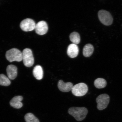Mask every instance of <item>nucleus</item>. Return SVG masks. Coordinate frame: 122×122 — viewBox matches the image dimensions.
I'll return each instance as SVG.
<instances>
[{
	"mask_svg": "<svg viewBox=\"0 0 122 122\" xmlns=\"http://www.w3.org/2000/svg\"><path fill=\"white\" fill-rule=\"evenodd\" d=\"M68 113L70 115L74 117L76 120L80 121L84 119L87 115L88 110L85 107H71L68 110Z\"/></svg>",
	"mask_w": 122,
	"mask_h": 122,
	"instance_id": "nucleus-1",
	"label": "nucleus"
},
{
	"mask_svg": "<svg viewBox=\"0 0 122 122\" xmlns=\"http://www.w3.org/2000/svg\"><path fill=\"white\" fill-rule=\"evenodd\" d=\"M5 56L7 60L10 62L14 61L19 62L22 60V52L16 48L8 50L6 52Z\"/></svg>",
	"mask_w": 122,
	"mask_h": 122,
	"instance_id": "nucleus-2",
	"label": "nucleus"
},
{
	"mask_svg": "<svg viewBox=\"0 0 122 122\" xmlns=\"http://www.w3.org/2000/svg\"><path fill=\"white\" fill-rule=\"evenodd\" d=\"M22 60L24 65L27 67H30L34 63V59L32 52L30 49L27 48L23 50Z\"/></svg>",
	"mask_w": 122,
	"mask_h": 122,
	"instance_id": "nucleus-3",
	"label": "nucleus"
},
{
	"mask_svg": "<svg viewBox=\"0 0 122 122\" xmlns=\"http://www.w3.org/2000/svg\"><path fill=\"white\" fill-rule=\"evenodd\" d=\"M98 15L99 20L104 25L108 26L112 24L113 19L109 12L105 10H100L98 12Z\"/></svg>",
	"mask_w": 122,
	"mask_h": 122,
	"instance_id": "nucleus-4",
	"label": "nucleus"
},
{
	"mask_svg": "<svg viewBox=\"0 0 122 122\" xmlns=\"http://www.w3.org/2000/svg\"><path fill=\"white\" fill-rule=\"evenodd\" d=\"M88 88L85 83H80L73 86L71 90L72 93L77 97H82L87 92Z\"/></svg>",
	"mask_w": 122,
	"mask_h": 122,
	"instance_id": "nucleus-5",
	"label": "nucleus"
},
{
	"mask_svg": "<svg viewBox=\"0 0 122 122\" xmlns=\"http://www.w3.org/2000/svg\"><path fill=\"white\" fill-rule=\"evenodd\" d=\"M97 108L99 110H102L106 108L110 102V97L108 94H104L99 95L96 99Z\"/></svg>",
	"mask_w": 122,
	"mask_h": 122,
	"instance_id": "nucleus-6",
	"label": "nucleus"
},
{
	"mask_svg": "<svg viewBox=\"0 0 122 122\" xmlns=\"http://www.w3.org/2000/svg\"><path fill=\"white\" fill-rule=\"evenodd\" d=\"M36 25V23L33 20L27 19L21 21L20 26L24 31L28 32L35 30Z\"/></svg>",
	"mask_w": 122,
	"mask_h": 122,
	"instance_id": "nucleus-7",
	"label": "nucleus"
},
{
	"mask_svg": "<svg viewBox=\"0 0 122 122\" xmlns=\"http://www.w3.org/2000/svg\"><path fill=\"white\" fill-rule=\"evenodd\" d=\"M35 30L38 34L40 35H45L48 31V25L45 21H40L36 24Z\"/></svg>",
	"mask_w": 122,
	"mask_h": 122,
	"instance_id": "nucleus-8",
	"label": "nucleus"
},
{
	"mask_svg": "<svg viewBox=\"0 0 122 122\" xmlns=\"http://www.w3.org/2000/svg\"><path fill=\"white\" fill-rule=\"evenodd\" d=\"M73 84L71 82L64 83L62 80L59 81L58 83V87L60 91L63 92H67L71 90Z\"/></svg>",
	"mask_w": 122,
	"mask_h": 122,
	"instance_id": "nucleus-9",
	"label": "nucleus"
},
{
	"mask_svg": "<svg viewBox=\"0 0 122 122\" xmlns=\"http://www.w3.org/2000/svg\"><path fill=\"white\" fill-rule=\"evenodd\" d=\"M79 49L77 45L72 44L68 46L67 50L68 56L71 58L76 57L78 55Z\"/></svg>",
	"mask_w": 122,
	"mask_h": 122,
	"instance_id": "nucleus-10",
	"label": "nucleus"
},
{
	"mask_svg": "<svg viewBox=\"0 0 122 122\" xmlns=\"http://www.w3.org/2000/svg\"><path fill=\"white\" fill-rule=\"evenodd\" d=\"M6 71L8 77L10 80H14L17 76V68L15 65H10L8 66Z\"/></svg>",
	"mask_w": 122,
	"mask_h": 122,
	"instance_id": "nucleus-11",
	"label": "nucleus"
},
{
	"mask_svg": "<svg viewBox=\"0 0 122 122\" xmlns=\"http://www.w3.org/2000/svg\"><path fill=\"white\" fill-rule=\"evenodd\" d=\"M22 96H17L12 98L10 102V106L13 108L19 109L22 107L23 106L21 101L23 100Z\"/></svg>",
	"mask_w": 122,
	"mask_h": 122,
	"instance_id": "nucleus-12",
	"label": "nucleus"
},
{
	"mask_svg": "<svg viewBox=\"0 0 122 122\" xmlns=\"http://www.w3.org/2000/svg\"><path fill=\"white\" fill-rule=\"evenodd\" d=\"M33 74L34 77L37 80H41L43 76V71L42 67L37 65L34 67L33 70Z\"/></svg>",
	"mask_w": 122,
	"mask_h": 122,
	"instance_id": "nucleus-13",
	"label": "nucleus"
},
{
	"mask_svg": "<svg viewBox=\"0 0 122 122\" xmlns=\"http://www.w3.org/2000/svg\"><path fill=\"white\" fill-rule=\"evenodd\" d=\"M94 51L93 46L91 44H86L84 47L83 54L85 57H89L92 54Z\"/></svg>",
	"mask_w": 122,
	"mask_h": 122,
	"instance_id": "nucleus-14",
	"label": "nucleus"
},
{
	"mask_svg": "<svg viewBox=\"0 0 122 122\" xmlns=\"http://www.w3.org/2000/svg\"><path fill=\"white\" fill-rule=\"evenodd\" d=\"M94 85L95 87L98 89L104 88L106 86L107 82L105 79L98 78L94 81Z\"/></svg>",
	"mask_w": 122,
	"mask_h": 122,
	"instance_id": "nucleus-15",
	"label": "nucleus"
},
{
	"mask_svg": "<svg viewBox=\"0 0 122 122\" xmlns=\"http://www.w3.org/2000/svg\"><path fill=\"white\" fill-rule=\"evenodd\" d=\"M70 40L73 44H77L80 43V37L79 33L76 32L71 33L70 35Z\"/></svg>",
	"mask_w": 122,
	"mask_h": 122,
	"instance_id": "nucleus-16",
	"label": "nucleus"
},
{
	"mask_svg": "<svg viewBox=\"0 0 122 122\" xmlns=\"http://www.w3.org/2000/svg\"><path fill=\"white\" fill-rule=\"evenodd\" d=\"M11 83L10 79L5 75L0 74V85L7 86L10 85Z\"/></svg>",
	"mask_w": 122,
	"mask_h": 122,
	"instance_id": "nucleus-17",
	"label": "nucleus"
},
{
	"mask_svg": "<svg viewBox=\"0 0 122 122\" xmlns=\"http://www.w3.org/2000/svg\"><path fill=\"white\" fill-rule=\"evenodd\" d=\"M24 119L26 122H40L39 119L31 113H28L26 114Z\"/></svg>",
	"mask_w": 122,
	"mask_h": 122,
	"instance_id": "nucleus-18",
	"label": "nucleus"
}]
</instances>
